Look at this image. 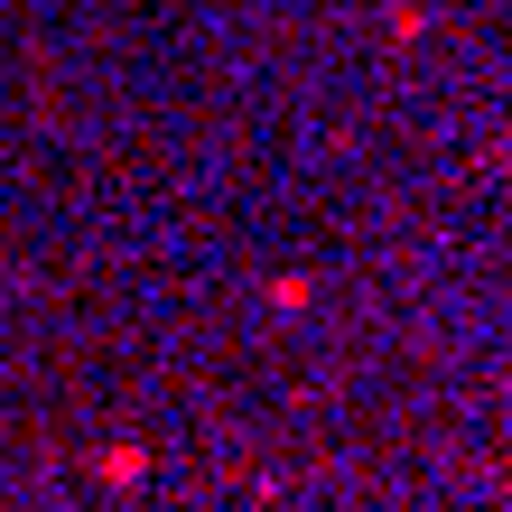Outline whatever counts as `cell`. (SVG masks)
<instances>
[{
    "instance_id": "obj_1",
    "label": "cell",
    "mask_w": 512,
    "mask_h": 512,
    "mask_svg": "<svg viewBox=\"0 0 512 512\" xmlns=\"http://www.w3.org/2000/svg\"><path fill=\"white\" fill-rule=\"evenodd\" d=\"M103 475H112V485H140V475H149V457H140V447H112V457H103Z\"/></svg>"
}]
</instances>
